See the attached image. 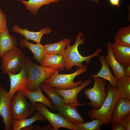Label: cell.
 <instances>
[{
	"label": "cell",
	"mask_w": 130,
	"mask_h": 130,
	"mask_svg": "<svg viewBox=\"0 0 130 130\" xmlns=\"http://www.w3.org/2000/svg\"><path fill=\"white\" fill-rule=\"evenodd\" d=\"M7 27V20L6 16L0 8V35Z\"/></svg>",
	"instance_id": "obj_29"
},
{
	"label": "cell",
	"mask_w": 130,
	"mask_h": 130,
	"mask_svg": "<svg viewBox=\"0 0 130 130\" xmlns=\"http://www.w3.org/2000/svg\"><path fill=\"white\" fill-rule=\"evenodd\" d=\"M35 106L44 117L50 123L54 130H58L60 128H64L73 130H78L74 124L66 120L58 113H54L49 111L46 105L37 102Z\"/></svg>",
	"instance_id": "obj_8"
},
{
	"label": "cell",
	"mask_w": 130,
	"mask_h": 130,
	"mask_svg": "<svg viewBox=\"0 0 130 130\" xmlns=\"http://www.w3.org/2000/svg\"><path fill=\"white\" fill-rule=\"evenodd\" d=\"M124 75L130 76V66L123 68Z\"/></svg>",
	"instance_id": "obj_34"
},
{
	"label": "cell",
	"mask_w": 130,
	"mask_h": 130,
	"mask_svg": "<svg viewBox=\"0 0 130 130\" xmlns=\"http://www.w3.org/2000/svg\"><path fill=\"white\" fill-rule=\"evenodd\" d=\"M10 94L0 84V116L3 118L5 130H12V120L11 113Z\"/></svg>",
	"instance_id": "obj_9"
},
{
	"label": "cell",
	"mask_w": 130,
	"mask_h": 130,
	"mask_svg": "<svg viewBox=\"0 0 130 130\" xmlns=\"http://www.w3.org/2000/svg\"><path fill=\"white\" fill-rule=\"evenodd\" d=\"M91 1H92L94 2L95 3L98 4L99 3V1L98 0H88Z\"/></svg>",
	"instance_id": "obj_35"
},
{
	"label": "cell",
	"mask_w": 130,
	"mask_h": 130,
	"mask_svg": "<svg viewBox=\"0 0 130 130\" xmlns=\"http://www.w3.org/2000/svg\"><path fill=\"white\" fill-rule=\"evenodd\" d=\"M118 122L124 127L125 130H130V114L124 117Z\"/></svg>",
	"instance_id": "obj_31"
},
{
	"label": "cell",
	"mask_w": 130,
	"mask_h": 130,
	"mask_svg": "<svg viewBox=\"0 0 130 130\" xmlns=\"http://www.w3.org/2000/svg\"><path fill=\"white\" fill-rule=\"evenodd\" d=\"M21 91L25 97L29 100L33 106H35L36 103H40L47 106L52 111L55 110L52 101L43 95L39 86L36 90L34 91L26 89Z\"/></svg>",
	"instance_id": "obj_13"
},
{
	"label": "cell",
	"mask_w": 130,
	"mask_h": 130,
	"mask_svg": "<svg viewBox=\"0 0 130 130\" xmlns=\"http://www.w3.org/2000/svg\"><path fill=\"white\" fill-rule=\"evenodd\" d=\"M92 81L91 79L85 80L78 86L71 89L62 90L54 88L58 94L63 98L64 103L82 106L84 104L79 103L77 99L78 95L82 90L89 85Z\"/></svg>",
	"instance_id": "obj_11"
},
{
	"label": "cell",
	"mask_w": 130,
	"mask_h": 130,
	"mask_svg": "<svg viewBox=\"0 0 130 130\" xmlns=\"http://www.w3.org/2000/svg\"><path fill=\"white\" fill-rule=\"evenodd\" d=\"M105 90L107 96L101 107L97 109L92 108L89 112L88 115L91 119H98L103 124L107 125L111 123L115 106L120 97L117 87L109 83L105 87Z\"/></svg>",
	"instance_id": "obj_1"
},
{
	"label": "cell",
	"mask_w": 130,
	"mask_h": 130,
	"mask_svg": "<svg viewBox=\"0 0 130 130\" xmlns=\"http://www.w3.org/2000/svg\"><path fill=\"white\" fill-rule=\"evenodd\" d=\"M111 49L116 60L123 68L130 66V46L112 44Z\"/></svg>",
	"instance_id": "obj_14"
},
{
	"label": "cell",
	"mask_w": 130,
	"mask_h": 130,
	"mask_svg": "<svg viewBox=\"0 0 130 130\" xmlns=\"http://www.w3.org/2000/svg\"><path fill=\"white\" fill-rule=\"evenodd\" d=\"M116 87L120 97L130 100V76L124 75L118 80Z\"/></svg>",
	"instance_id": "obj_27"
},
{
	"label": "cell",
	"mask_w": 130,
	"mask_h": 130,
	"mask_svg": "<svg viewBox=\"0 0 130 130\" xmlns=\"http://www.w3.org/2000/svg\"><path fill=\"white\" fill-rule=\"evenodd\" d=\"M1 68L4 74H16L21 70L24 64V53L19 48L6 51L2 55Z\"/></svg>",
	"instance_id": "obj_6"
},
{
	"label": "cell",
	"mask_w": 130,
	"mask_h": 130,
	"mask_svg": "<svg viewBox=\"0 0 130 130\" xmlns=\"http://www.w3.org/2000/svg\"><path fill=\"white\" fill-rule=\"evenodd\" d=\"M93 78V87L83 91V93L90 102L84 103L91 105L93 109H97L100 108L107 96L105 90L106 80L98 77Z\"/></svg>",
	"instance_id": "obj_7"
},
{
	"label": "cell",
	"mask_w": 130,
	"mask_h": 130,
	"mask_svg": "<svg viewBox=\"0 0 130 130\" xmlns=\"http://www.w3.org/2000/svg\"><path fill=\"white\" fill-rule=\"evenodd\" d=\"M25 5L26 9L34 15L37 14L39 9L44 5H47L50 3H57L61 0H18Z\"/></svg>",
	"instance_id": "obj_25"
},
{
	"label": "cell",
	"mask_w": 130,
	"mask_h": 130,
	"mask_svg": "<svg viewBox=\"0 0 130 130\" xmlns=\"http://www.w3.org/2000/svg\"><path fill=\"white\" fill-rule=\"evenodd\" d=\"M111 128L112 130H125L124 127L118 122L112 124Z\"/></svg>",
	"instance_id": "obj_32"
},
{
	"label": "cell",
	"mask_w": 130,
	"mask_h": 130,
	"mask_svg": "<svg viewBox=\"0 0 130 130\" xmlns=\"http://www.w3.org/2000/svg\"><path fill=\"white\" fill-rule=\"evenodd\" d=\"M70 41V39L65 38L56 43L46 44L43 46L45 53L63 56L65 47Z\"/></svg>",
	"instance_id": "obj_24"
},
{
	"label": "cell",
	"mask_w": 130,
	"mask_h": 130,
	"mask_svg": "<svg viewBox=\"0 0 130 130\" xmlns=\"http://www.w3.org/2000/svg\"><path fill=\"white\" fill-rule=\"evenodd\" d=\"M110 4L112 5L117 6H120V0H109Z\"/></svg>",
	"instance_id": "obj_33"
},
{
	"label": "cell",
	"mask_w": 130,
	"mask_h": 130,
	"mask_svg": "<svg viewBox=\"0 0 130 130\" xmlns=\"http://www.w3.org/2000/svg\"><path fill=\"white\" fill-rule=\"evenodd\" d=\"M11 30L23 35L28 41L31 40L39 43H40L41 39L43 35L49 34L52 31L49 27L43 28L38 32L30 31L26 28L24 29L20 28L16 24L13 26Z\"/></svg>",
	"instance_id": "obj_16"
},
{
	"label": "cell",
	"mask_w": 130,
	"mask_h": 130,
	"mask_svg": "<svg viewBox=\"0 0 130 130\" xmlns=\"http://www.w3.org/2000/svg\"><path fill=\"white\" fill-rule=\"evenodd\" d=\"M24 64L28 79L26 89L31 91L36 90L45 80L58 70L37 65L32 62L28 56L25 57Z\"/></svg>",
	"instance_id": "obj_3"
},
{
	"label": "cell",
	"mask_w": 130,
	"mask_h": 130,
	"mask_svg": "<svg viewBox=\"0 0 130 130\" xmlns=\"http://www.w3.org/2000/svg\"><path fill=\"white\" fill-rule=\"evenodd\" d=\"M83 34L82 32L78 33L74 44L71 46L69 43L67 48L65 49L63 56L65 65V67L66 70H70L74 66H77L79 68L88 67V66L82 65V62L85 61L86 63H89L92 58L98 57L100 53L102 52L101 49L98 48L96 51L92 54L85 57L82 56L78 50V47L79 45L84 43V36L81 39Z\"/></svg>",
	"instance_id": "obj_2"
},
{
	"label": "cell",
	"mask_w": 130,
	"mask_h": 130,
	"mask_svg": "<svg viewBox=\"0 0 130 130\" xmlns=\"http://www.w3.org/2000/svg\"><path fill=\"white\" fill-rule=\"evenodd\" d=\"M37 121L41 122L46 121V119L38 111L29 118H23L19 120H12L13 130H21L24 128L31 125Z\"/></svg>",
	"instance_id": "obj_23"
},
{
	"label": "cell",
	"mask_w": 130,
	"mask_h": 130,
	"mask_svg": "<svg viewBox=\"0 0 130 130\" xmlns=\"http://www.w3.org/2000/svg\"><path fill=\"white\" fill-rule=\"evenodd\" d=\"M41 65L57 70L65 67L63 55L45 53Z\"/></svg>",
	"instance_id": "obj_20"
},
{
	"label": "cell",
	"mask_w": 130,
	"mask_h": 130,
	"mask_svg": "<svg viewBox=\"0 0 130 130\" xmlns=\"http://www.w3.org/2000/svg\"><path fill=\"white\" fill-rule=\"evenodd\" d=\"M75 104L64 103L62 107L58 110V113L65 119L75 125L84 122V119L78 112Z\"/></svg>",
	"instance_id": "obj_12"
},
{
	"label": "cell",
	"mask_w": 130,
	"mask_h": 130,
	"mask_svg": "<svg viewBox=\"0 0 130 130\" xmlns=\"http://www.w3.org/2000/svg\"><path fill=\"white\" fill-rule=\"evenodd\" d=\"M10 78V86L9 93L11 98L18 91L26 89L28 79L26 66L24 65L21 71L18 73H7Z\"/></svg>",
	"instance_id": "obj_10"
},
{
	"label": "cell",
	"mask_w": 130,
	"mask_h": 130,
	"mask_svg": "<svg viewBox=\"0 0 130 130\" xmlns=\"http://www.w3.org/2000/svg\"><path fill=\"white\" fill-rule=\"evenodd\" d=\"M39 87L51 99L55 110H58L62 107L64 104V99L58 94L54 87L48 86L43 83Z\"/></svg>",
	"instance_id": "obj_22"
},
{
	"label": "cell",
	"mask_w": 130,
	"mask_h": 130,
	"mask_svg": "<svg viewBox=\"0 0 130 130\" xmlns=\"http://www.w3.org/2000/svg\"><path fill=\"white\" fill-rule=\"evenodd\" d=\"M114 44L130 46V26L123 27L115 35Z\"/></svg>",
	"instance_id": "obj_26"
},
{
	"label": "cell",
	"mask_w": 130,
	"mask_h": 130,
	"mask_svg": "<svg viewBox=\"0 0 130 130\" xmlns=\"http://www.w3.org/2000/svg\"><path fill=\"white\" fill-rule=\"evenodd\" d=\"M87 68H79L74 72L68 74H59V72L64 69H60L43 83L48 86L59 89H70L77 87L81 85L83 82L79 80L75 82L74 81V79L78 75L85 72Z\"/></svg>",
	"instance_id": "obj_4"
},
{
	"label": "cell",
	"mask_w": 130,
	"mask_h": 130,
	"mask_svg": "<svg viewBox=\"0 0 130 130\" xmlns=\"http://www.w3.org/2000/svg\"><path fill=\"white\" fill-rule=\"evenodd\" d=\"M18 45L16 39L10 35L7 27L0 35V57L5 52L16 48Z\"/></svg>",
	"instance_id": "obj_19"
},
{
	"label": "cell",
	"mask_w": 130,
	"mask_h": 130,
	"mask_svg": "<svg viewBox=\"0 0 130 130\" xmlns=\"http://www.w3.org/2000/svg\"><path fill=\"white\" fill-rule=\"evenodd\" d=\"M22 130H53V129L51 124H49L44 126L41 127L36 125H31L23 128Z\"/></svg>",
	"instance_id": "obj_30"
},
{
	"label": "cell",
	"mask_w": 130,
	"mask_h": 130,
	"mask_svg": "<svg viewBox=\"0 0 130 130\" xmlns=\"http://www.w3.org/2000/svg\"><path fill=\"white\" fill-rule=\"evenodd\" d=\"M103 124V122L101 120L96 118L89 122L77 124L75 125L78 130H100V127Z\"/></svg>",
	"instance_id": "obj_28"
},
{
	"label": "cell",
	"mask_w": 130,
	"mask_h": 130,
	"mask_svg": "<svg viewBox=\"0 0 130 130\" xmlns=\"http://www.w3.org/2000/svg\"><path fill=\"white\" fill-rule=\"evenodd\" d=\"M130 114V100L120 97L117 102L112 115L111 124Z\"/></svg>",
	"instance_id": "obj_15"
},
{
	"label": "cell",
	"mask_w": 130,
	"mask_h": 130,
	"mask_svg": "<svg viewBox=\"0 0 130 130\" xmlns=\"http://www.w3.org/2000/svg\"><path fill=\"white\" fill-rule=\"evenodd\" d=\"M19 45L22 48L26 47L28 48L33 55L32 58L37 60L40 65L41 64L45 53L43 46L40 43L34 44L31 43L25 39H21Z\"/></svg>",
	"instance_id": "obj_21"
},
{
	"label": "cell",
	"mask_w": 130,
	"mask_h": 130,
	"mask_svg": "<svg viewBox=\"0 0 130 130\" xmlns=\"http://www.w3.org/2000/svg\"><path fill=\"white\" fill-rule=\"evenodd\" d=\"M112 44L110 42L107 44V53L105 58L107 64L112 70L114 77L118 80L123 77L124 75L123 67L117 61L113 55L111 49Z\"/></svg>",
	"instance_id": "obj_17"
},
{
	"label": "cell",
	"mask_w": 130,
	"mask_h": 130,
	"mask_svg": "<svg viewBox=\"0 0 130 130\" xmlns=\"http://www.w3.org/2000/svg\"><path fill=\"white\" fill-rule=\"evenodd\" d=\"M101 65V68L99 72L96 74H93L88 77L91 78L94 77H99L108 81L112 86L117 87L118 84V80L112 74L103 55L98 58Z\"/></svg>",
	"instance_id": "obj_18"
},
{
	"label": "cell",
	"mask_w": 130,
	"mask_h": 130,
	"mask_svg": "<svg viewBox=\"0 0 130 130\" xmlns=\"http://www.w3.org/2000/svg\"><path fill=\"white\" fill-rule=\"evenodd\" d=\"M26 97L20 90L11 98V113L12 120H19L32 116L37 111L35 107L27 101Z\"/></svg>",
	"instance_id": "obj_5"
}]
</instances>
